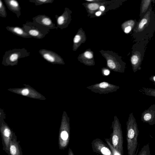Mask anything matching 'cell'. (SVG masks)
<instances>
[{
    "mask_svg": "<svg viewBox=\"0 0 155 155\" xmlns=\"http://www.w3.org/2000/svg\"><path fill=\"white\" fill-rule=\"evenodd\" d=\"M110 73V71L108 69H104L103 71V74L105 75H108Z\"/></svg>",
    "mask_w": 155,
    "mask_h": 155,
    "instance_id": "f546056e",
    "label": "cell"
},
{
    "mask_svg": "<svg viewBox=\"0 0 155 155\" xmlns=\"http://www.w3.org/2000/svg\"><path fill=\"white\" fill-rule=\"evenodd\" d=\"M141 120L150 125L155 124V104L151 105L142 113Z\"/></svg>",
    "mask_w": 155,
    "mask_h": 155,
    "instance_id": "30bf717a",
    "label": "cell"
},
{
    "mask_svg": "<svg viewBox=\"0 0 155 155\" xmlns=\"http://www.w3.org/2000/svg\"><path fill=\"white\" fill-rule=\"evenodd\" d=\"M139 149V147H138V148H137L135 155H137V154L138 153V151Z\"/></svg>",
    "mask_w": 155,
    "mask_h": 155,
    "instance_id": "836d02e7",
    "label": "cell"
},
{
    "mask_svg": "<svg viewBox=\"0 0 155 155\" xmlns=\"http://www.w3.org/2000/svg\"><path fill=\"white\" fill-rule=\"evenodd\" d=\"M101 14V12H97L96 13V15L97 16H100Z\"/></svg>",
    "mask_w": 155,
    "mask_h": 155,
    "instance_id": "1f68e13d",
    "label": "cell"
},
{
    "mask_svg": "<svg viewBox=\"0 0 155 155\" xmlns=\"http://www.w3.org/2000/svg\"><path fill=\"white\" fill-rule=\"evenodd\" d=\"M107 65L108 67L110 69L112 70H114L115 71L118 72L116 64L112 60L110 59L108 60L107 61Z\"/></svg>",
    "mask_w": 155,
    "mask_h": 155,
    "instance_id": "44dd1931",
    "label": "cell"
},
{
    "mask_svg": "<svg viewBox=\"0 0 155 155\" xmlns=\"http://www.w3.org/2000/svg\"><path fill=\"white\" fill-rule=\"evenodd\" d=\"M31 2L34 3L36 6L41 5L44 4L52 3L54 1L53 0H30Z\"/></svg>",
    "mask_w": 155,
    "mask_h": 155,
    "instance_id": "ac0fdd59",
    "label": "cell"
},
{
    "mask_svg": "<svg viewBox=\"0 0 155 155\" xmlns=\"http://www.w3.org/2000/svg\"><path fill=\"white\" fill-rule=\"evenodd\" d=\"M126 125L128 155H135L138 145L139 130L133 113L130 114Z\"/></svg>",
    "mask_w": 155,
    "mask_h": 155,
    "instance_id": "6da1fadb",
    "label": "cell"
},
{
    "mask_svg": "<svg viewBox=\"0 0 155 155\" xmlns=\"http://www.w3.org/2000/svg\"><path fill=\"white\" fill-rule=\"evenodd\" d=\"M6 28L7 30L18 36L25 38H32L25 31L22 27L7 26Z\"/></svg>",
    "mask_w": 155,
    "mask_h": 155,
    "instance_id": "5bb4252c",
    "label": "cell"
},
{
    "mask_svg": "<svg viewBox=\"0 0 155 155\" xmlns=\"http://www.w3.org/2000/svg\"><path fill=\"white\" fill-rule=\"evenodd\" d=\"M80 39H81L80 36L78 35H77L75 36V37L74 38V42L75 43H78V42L80 40Z\"/></svg>",
    "mask_w": 155,
    "mask_h": 155,
    "instance_id": "484cf974",
    "label": "cell"
},
{
    "mask_svg": "<svg viewBox=\"0 0 155 155\" xmlns=\"http://www.w3.org/2000/svg\"><path fill=\"white\" fill-rule=\"evenodd\" d=\"M147 22V20L146 18H143L140 21L139 24L138 28L140 29H142Z\"/></svg>",
    "mask_w": 155,
    "mask_h": 155,
    "instance_id": "cb8c5ba5",
    "label": "cell"
},
{
    "mask_svg": "<svg viewBox=\"0 0 155 155\" xmlns=\"http://www.w3.org/2000/svg\"></svg>",
    "mask_w": 155,
    "mask_h": 155,
    "instance_id": "d590c367",
    "label": "cell"
},
{
    "mask_svg": "<svg viewBox=\"0 0 155 155\" xmlns=\"http://www.w3.org/2000/svg\"><path fill=\"white\" fill-rule=\"evenodd\" d=\"M19 141H17V137L14 134L13 138L9 145V155H22L21 149L19 144Z\"/></svg>",
    "mask_w": 155,
    "mask_h": 155,
    "instance_id": "7c38bea8",
    "label": "cell"
},
{
    "mask_svg": "<svg viewBox=\"0 0 155 155\" xmlns=\"http://www.w3.org/2000/svg\"><path fill=\"white\" fill-rule=\"evenodd\" d=\"M88 7L90 9L92 10H95L98 8L99 5L96 3H91L88 5Z\"/></svg>",
    "mask_w": 155,
    "mask_h": 155,
    "instance_id": "603a6c76",
    "label": "cell"
},
{
    "mask_svg": "<svg viewBox=\"0 0 155 155\" xmlns=\"http://www.w3.org/2000/svg\"><path fill=\"white\" fill-rule=\"evenodd\" d=\"M25 31L32 38L42 39L48 34L50 30L45 28L33 22L27 21L22 25Z\"/></svg>",
    "mask_w": 155,
    "mask_h": 155,
    "instance_id": "3957f363",
    "label": "cell"
},
{
    "mask_svg": "<svg viewBox=\"0 0 155 155\" xmlns=\"http://www.w3.org/2000/svg\"><path fill=\"white\" fill-rule=\"evenodd\" d=\"M30 52L25 48H14L7 51L3 58V63L7 64H13L18 62L19 58L30 56Z\"/></svg>",
    "mask_w": 155,
    "mask_h": 155,
    "instance_id": "277c9868",
    "label": "cell"
},
{
    "mask_svg": "<svg viewBox=\"0 0 155 155\" xmlns=\"http://www.w3.org/2000/svg\"><path fill=\"white\" fill-rule=\"evenodd\" d=\"M65 12L61 15L58 16V15H55V18H56L57 21V26L56 27V29H57L58 28H60L62 29L64 27L65 23L67 22V16L65 15Z\"/></svg>",
    "mask_w": 155,
    "mask_h": 155,
    "instance_id": "9a60e30c",
    "label": "cell"
},
{
    "mask_svg": "<svg viewBox=\"0 0 155 155\" xmlns=\"http://www.w3.org/2000/svg\"><path fill=\"white\" fill-rule=\"evenodd\" d=\"M149 80L155 84V75L151 76L149 78Z\"/></svg>",
    "mask_w": 155,
    "mask_h": 155,
    "instance_id": "f1b7e54d",
    "label": "cell"
},
{
    "mask_svg": "<svg viewBox=\"0 0 155 155\" xmlns=\"http://www.w3.org/2000/svg\"><path fill=\"white\" fill-rule=\"evenodd\" d=\"M4 2L8 9L15 13L19 18L21 15V8L18 1L15 0H5Z\"/></svg>",
    "mask_w": 155,
    "mask_h": 155,
    "instance_id": "4fadbf2b",
    "label": "cell"
},
{
    "mask_svg": "<svg viewBox=\"0 0 155 155\" xmlns=\"http://www.w3.org/2000/svg\"><path fill=\"white\" fill-rule=\"evenodd\" d=\"M91 145L94 152L100 155H113L107 144L99 138H97L93 140L91 143Z\"/></svg>",
    "mask_w": 155,
    "mask_h": 155,
    "instance_id": "52a82bcc",
    "label": "cell"
},
{
    "mask_svg": "<svg viewBox=\"0 0 155 155\" xmlns=\"http://www.w3.org/2000/svg\"><path fill=\"white\" fill-rule=\"evenodd\" d=\"M70 139V127L68 122L64 121L61 127L58 136V144L60 150L67 147Z\"/></svg>",
    "mask_w": 155,
    "mask_h": 155,
    "instance_id": "8992f818",
    "label": "cell"
},
{
    "mask_svg": "<svg viewBox=\"0 0 155 155\" xmlns=\"http://www.w3.org/2000/svg\"><path fill=\"white\" fill-rule=\"evenodd\" d=\"M139 91L143 94L155 97V89L142 87Z\"/></svg>",
    "mask_w": 155,
    "mask_h": 155,
    "instance_id": "2e32d148",
    "label": "cell"
},
{
    "mask_svg": "<svg viewBox=\"0 0 155 155\" xmlns=\"http://www.w3.org/2000/svg\"><path fill=\"white\" fill-rule=\"evenodd\" d=\"M138 155H151L149 144H147L144 145Z\"/></svg>",
    "mask_w": 155,
    "mask_h": 155,
    "instance_id": "e0dca14e",
    "label": "cell"
},
{
    "mask_svg": "<svg viewBox=\"0 0 155 155\" xmlns=\"http://www.w3.org/2000/svg\"><path fill=\"white\" fill-rule=\"evenodd\" d=\"M68 155H74L72 150L70 148L68 149Z\"/></svg>",
    "mask_w": 155,
    "mask_h": 155,
    "instance_id": "4dcf8cb0",
    "label": "cell"
},
{
    "mask_svg": "<svg viewBox=\"0 0 155 155\" xmlns=\"http://www.w3.org/2000/svg\"><path fill=\"white\" fill-rule=\"evenodd\" d=\"M131 26H128L125 28L124 31L126 33H128L131 31Z\"/></svg>",
    "mask_w": 155,
    "mask_h": 155,
    "instance_id": "4316f807",
    "label": "cell"
},
{
    "mask_svg": "<svg viewBox=\"0 0 155 155\" xmlns=\"http://www.w3.org/2000/svg\"><path fill=\"white\" fill-rule=\"evenodd\" d=\"M105 140L111 149L113 155H122L121 153L115 148L111 144L109 139L106 138Z\"/></svg>",
    "mask_w": 155,
    "mask_h": 155,
    "instance_id": "d6986e66",
    "label": "cell"
},
{
    "mask_svg": "<svg viewBox=\"0 0 155 155\" xmlns=\"http://www.w3.org/2000/svg\"><path fill=\"white\" fill-rule=\"evenodd\" d=\"M100 9L102 11H103L104 10L105 8L104 6H101L100 8Z\"/></svg>",
    "mask_w": 155,
    "mask_h": 155,
    "instance_id": "d6a6232c",
    "label": "cell"
},
{
    "mask_svg": "<svg viewBox=\"0 0 155 155\" xmlns=\"http://www.w3.org/2000/svg\"><path fill=\"white\" fill-rule=\"evenodd\" d=\"M1 133L3 149L8 154L10 143L13 138L14 134L7 127L2 128Z\"/></svg>",
    "mask_w": 155,
    "mask_h": 155,
    "instance_id": "8fae6325",
    "label": "cell"
},
{
    "mask_svg": "<svg viewBox=\"0 0 155 155\" xmlns=\"http://www.w3.org/2000/svg\"><path fill=\"white\" fill-rule=\"evenodd\" d=\"M41 57L48 62L51 63H59L62 62L61 57L56 53L47 49H42L39 51Z\"/></svg>",
    "mask_w": 155,
    "mask_h": 155,
    "instance_id": "9c48e42d",
    "label": "cell"
},
{
    "mask_svg": "<svg viewBox=\"0 0 155 155\" xmlns=\"http://www.w3.org/2000/svg\"><path fill=\"white\" fill-rule=\"evenodd\" d=\"M112 132L109 139L113 146L122 155H124L123 138L121 124L117 116H114L112 122Z\"/></svg>",
    "mask_w": 155,
    "mask_h": 155,
    "instance_id": "7a4b0ae2",
    "label": "cell"
},
{
    "mask_svg": "<svg viewBox=\"0 0 155 155\" xmlns=\"http://www.w3.org/2000/svg\"><path fill=\"white\" fill-rule=\"evenodd\" d=\"M87 1H92V0H87Z\"/></svg>",
    "mask_w": 155,
    "mask_h": 155,
    "instance_id": "e575fe53",
    "label": "cell"
},
{
    "mask_svg": "<svg viewBox=\"0 0 155 155\" xmlns=\"http://www.w3.org/2000/svg\"><path fill=\"white\" fill-rule=\"evenodd\" d=\"M7 15L6 8L2 1L0 0V16L5 18Z\"/></svg>",
    "mask_w": 155,
    "mask_h": 155,
    "instance_id": "ffe728a7",
    "label": "cell"
},
{
    "mask_svg": "<svg viewBox=\"0 0 155 155\" xmlns=\"http://www.w3.org/2000/svg\"><path fill=\"white\" fill-rule=\"evenodd\" d=\"M33 22L48 29L56 28L51 18L45 15H39L32 18Z\"/></svg>",
    "mask_w": 155,
    "mask_h": 155,
    "instance_id": "ba28073f",
    "label": "cell"
},
{
    "mask_svg": "<svg viewBox=\"0 0 155 155\" xmlns=\"http://www.w3.org/2000/svg\"><path fill=\"white\" fill-rule=\"evenodd\" d=\"M21 93L24 95H27L29 93V91L27 89H24L22 90L21 91Z\"/></svg>",
    "mask_w": 155,
    "mask_h": 155,
    "instance_id": "83f0119b",
    "label": "cell"
},
{
    "mask_svg": "<svg viewBox=\"0 0 155 155\" xmlns=\"http://www.w3.org/2000/svg\"><path fill=\"white\" fill-rule=\"evenodd\" d=\"M84 56L88 58H91L93 57V55L89 51H86L84 53Z\"/></svg>",
    "mask_w": 155,
    "mask_h": 155,
    "instance_id": "d4e9b609",
    "label": "cell"
},
{
    "mask_svg": "<svg viewBox=\"0 0 155 155\" xmlns=\"http://www.w3.org/2000/svg\"><path fill=\"white\" fill-rule=\"evenodd\" d=\"M120 88L118 86L103 81L86 87L91 91L96 93L106 94L116 91Z\"/></svg>",
    "mask_w": 155,
    "mask_h": 155,
    "instance_id": "5b68a950",
    "label": "cell"
},
{
    "mask_svg": "<svg viewBox=\"0 0 155 155\" xmlns=\"http://www.w3.org/2000/svg\"><path fill=\"white\" fill-rule=\"evenodd\" d=\"M151 1L150 0H143V1L142 5V12H145L148 8Z\"/></svg>",
    "mask_w": 155,
    "mask_h": 155,
    "instance_id": "7402d4cb",
    "label": "cell"
}]
</instances>
